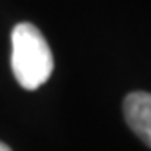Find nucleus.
Segmentation results:
<instances>
[{
	"label": "nucleus",
	"instance_id": "obj_1",
	"mask_svg": "<svg viewBox=\"0 0 151 151\" xmlns=\"http://www.w3.org/2000/svg\"><path fill=\"white\" fill-rule=\"evenodd\" d=\"M53 53L40 29L29 22L17 24L11 33V69L27 91L38 89L53 73Z\"/></svg>",
	"mask_w": 151,
	"mask_h": 151
},
{
	"label": "nucleus",
	"instance_id": "obj_2",
	"mask_svg": "<svg viewBox=\"0 0 151 151\" xmlns=\"http://www.w3.org/2000/svg\"><path fill=\"white\" fill-rule=\"evenodd\" d=\"M124 116L131 131L151 147V93H129L124 99Z\"/></svg>",
	"mask_w": 151,
	"mask_h": 151
},
{
	"label": "nucleus",
	"instance_id": "obj_3",
	"mask_svg": "<svg viewBox=\"0 0 151 151\" xmlns=\"http://www.w3.org/2000/svg\"><path fill=\"white\" fill-rule=\"evenodd\" d=\"M0 151H11V147H9V146H6L4 142H0Z\"/></svg>",
	"mask_w": 151,
	"mask_h": 151
}]
</instances>
